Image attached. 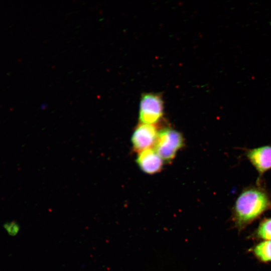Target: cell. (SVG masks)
I'll list each match as a JSON object with an SVG mask.
<instances>
[{
    "instance_id": "7",
    "label": "cell",
    "mask_w": 271,
    "mask_h": 271,
    "mask_svg": "<svg viewBox=\"0 0 271 271\" xmlns=\"http://www.w3.org/2000/svg\"><path fill=\"white\" fill-rule=\"evenodd\" d=\"M254 257L262 263L271 262V240L261 241L251 249Z\"/></svg>"
},
{
    "instance_id": "1",
    "label": "cell",
    "mask_w": 271,
    "mask_h": 271,
    "mask_svg": "<svg viewBox=\"0 0 271 271\" xmlns=\"http://www.w3.org/2000/svg\"><path fill=\"white\" fill-rule=\"evenodd\" d=\"M271 209V200L261 185L243 189L236 198L232 209L231 219L240 233Z\"/></svg>"
},
{
    "instance_id": "4",
    "label": "cell",
    "mask_w": 271,
    "mask_h": 271,
    "mask_svg": "<svg viewBox=\"0 0 271 271\" xmlns=\"http://www.w3.org/2000/svg\"><path fill=\"white\" fill-rule=\"evenodd\" d=\"M158 133L155 125L140 123L136 127L131 136V141L134 150L139 153L150 149L155 145Z\"/></svg>"
},
{
    "instance_id": "6",
    "label": "cell",
    "mask_w": 271,
    "mask_h": 271,
    "mask_svg": "<svg viewBox=\"0 0 271 271\" xmlns=\"http://www.w3.org/2000/svg\"><path fill=\"white\" fill-rule=\"evenodd\" d=\"M136 161L143 172L154 174L162 170L164 160L155 149L150 148L139 152Z\"/></svg>"
},
{
    "instance_id": "5",
    "label": "cell",
    "mask_w": 271,
    "mask_h": 271,
    "mask_svg": "<svg viewBox=\"0 0 271 271\" xmlns=\"http://www.w3.org/2000/svg\"><path fill=\"white\" fill-rule=\"evenodd\" d=\"M245 156L257 172L259 176L257 181L260 184L262 175L271 169V146H263L248 149Z\"/></svg>"
},
{
    "instance_id": "9",
    "label": "cell",
    "mask_w": 271,
    "mask_h": 271,
    "mask_svg": "<svg viewBox=\"0 0 271 271\" xmlns=\"http://www.w3.org/2000/svg\"><path fill=\"white\" fill-rule=\"evenodd\" d=\"M6 228L7 229L9 233L12 235H15L19 230L18 225L15 224V223L7 225Z\"/></svg>"
},
{
    "instance_id": "8",
    "label": "cell",
    "mask_w": 271,
    "mask_h": 271,
    "mask_svg": "<svg viewBox=\"0 0 271 271\" xmlns=\"http://www.w3.org/2000/svg\"><path fill=\"white\" fill-rule=\"evenodd\" d=\"M253 237L261 241L271 240V217L264 218L259 222Z\"/></svg>"
},
{
    "instance_id": "2",
    "label": "cell",
    "mask_w": 271,
    "mask_h": 271,
    "mask_svg": "<svg viewBox=\"0 0 271 271\" xmlns=\"http://www.w3.org/2000/svg\"><path fill=\"white\" fill-rule=\"evenodd\" d=\"M184 145L182 133L176 129L166 128L161 130L154 145L155 150L165 161L170 162Z\"/></svg>"
},
{
    "instance_id": "3",
    "label": "cell",
    "mask_w": 271,
    "mask_h": 271,
    "mask_svg": "<svg viewBox=\"0 0 271 271\" xmlns=\"http://www.w3.org/2000/svg\"><path fill=\"white\" fill-rule=\"evenodd\" d=\"M164 102L158 93H143L141 96L139 119L140 123L155 124L163 116Z\"/></svg>"
}]
</instances>
